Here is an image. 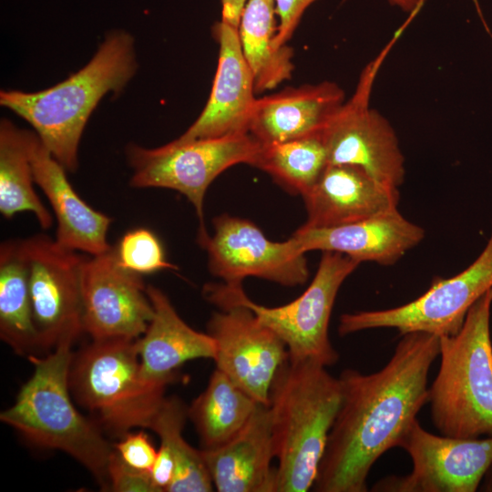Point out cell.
Instances as JSON below:
<instances>
[{
  "label": "cell",
  "mask_w": 492,
  "mask_h": 492,
  "mask_svg": "<svg viewBox=\"0 0 492 492\" xmlns=\"http://www.w3.org/2000/svg\"><path fill=\"white\" fill-rule=\"evenodd\" d=\"M31 130L16 127L7 118L0 122V212L11 219L31 212L43 229L53 224L50 211L35 190L30 159Z\"/></svg>",
  "instance_id": "cell-26"
},
{
  "label": "cell",
  "mask_w": 492,
  "mask_h": 492,
  "mask_svg": "<svg viewBox=\"0 0 492 492\" xmlns=\"http://www.w3.org/2000/svg\"><path fill=\"white\" fill-rule=\"evenodd\" d=\"M118 263L138 275L162 270H178L167 259L159 238L145 228L126 232L114 247Z\"/></svg>",
  "instance_id": "cell-29"
},
{
  "label": "cell",
  "mask_w": 492,
  "mask_h": 492,
  "mask_svg": "<svg viewBox=\"0 0 492 492\" xmlns=\"http://www.w3.org/2000/svg\"><path fill=\"white\" fill-rule=\"evenodd\" d=\"M213 227L203 248L210 271L225 284L239 286L250 276L285 286L307 281L306 252L293 236L282 242L272 241L254 223L229 215L215 218Z\"/></svg>",
  "instance_id": "cell-13"
},
{
  "label": "cell",
  "mask_w": 492,
  "mask_h": 492,
  "mask_svg": "<svg viewBox=\"0 0 492 492\" xmlns=\"http://www.w3.org/2000/svg\"><path fill=\"white\" fill-rule=\"evenodd\" d=\"M30 159L35 183L46 197L56 220V241L62 246L87 254L109 251L108 232L112 219L90 207L74 190L67 170L33 131Z\"/></svg>",
  "instance_id": "cell-17"
},
{
  "label": "cell",
  "mask_w": 492,
  "mask_h": 492,
  "mask_svg": "<svg viewBox=\"0 0 492 492\" xmlns=\"http://www.w3.org/2000/svg\"><path fill=\"white\" fill-rule=\"evenodd\" d=\"M292 236L305 252L335 251L359 262L392 265L423 241L425 231L405 219L396 208L343 226H302Z\"/></svg>",
  "instance_id": "cell-18"
},
{
  "label": "cell",
  "mask_w": 492,
  "mask_h": 492,
  "mask_svg": "<svg viewBox=\"0 0 492 492\" xmlns=\"http://www.w3.org/2000/svg\"><path fill=\"white\" fill-rule=\"evenodd\" d=\"M385 48L363 70L352 97L322 131L329 164L361 168L378 182L398 190L405 179V157L390 122L370 107L374 82Z\"/></svg>",
  "instance_id": "cell-9"
},
{
  "label": "cell",
  "mask_w": 492,
  "mask_h": 492,
  "mask_svg": "<svg viewBox=\"0 0 492 492\" xmlns=\"http://www.w3.org/2000/svg\"><path fill=\"white\" fill-rule=\"evenodd\" d=\"M399 446L410 456L412 471L378 481L373 491L474 492L492 466V436L482 439L436 436L418 420Z\"/></svg>",
  "instance_id": "cell-12"
},
{
  "label": "cell",
  "mask_w": 492,
  "mask_h": 492,
  "mask_svg": "<svg viewBox=\"0 0 492 492\" xmlns=\"http://www.w3.org/2000/svg\"><path fill=\"white\" fill-rule=\"evenodd\" d=\"M492 288V231L478 257L456 275L436 281L421 296L405 304L377 311L344 313L341 336L356 332L394 328L401 335L423 332L453 335L463 325L470 307Z\"/></svg>",
  "instance_id": "cell-10"
},
{
  "label": "cell",
  "mask_w": 492,
  "mask_h": 492,
  "mask_svg": "<svg viewBox=\"0 0 492 492\" xmlns=\"http://www.w3.org/2000/svg\"><path fill=\"white\" fill-rule=\"evenodd\" d=\"M425 0H387V2L402 11L408 13L411 16L416 15L421 9Z\"/></svg>",
  "instance_id": "cell-35"
},
{
  "label": "cell",
  "mask_w": 492,
  "mask_h": 492,
  "mask_svg": "<svg viewBox=\"0 0 492 492\" xmlns=\"http://www.w3.org/2000/svg\"><path fill=\"white\" fill-rule=\"evenodd\" d=\"M277 28L274 0H247L237 29L256 93L290 79L294 68L292 49L276 45Z\"/></svg>",
  "instance_id": "cell-24"
},
{
  "label": "cell",
  "mask_w": 492,
  "mask_h": 492,
  "mask_svg": "<svg viewBox=\"0 0 492 492\" xmlns=\"http://www.w3.org/2000/svg\"><path fill=\"white\" fill-rule=\"evenodd\" d=\"M259 403L217 368L209 383L188 407L201 449L219 448L246 425Z\"/></svg>",
  "instance_id": "cell-25"
},
{
  "label": "cell",
  "mask_w": 492,
  "mask_h": 492,
  "mask_svg": "<svg viewBox=\"0 0 492 492\" xmlns=\"http://www.w3.org/2000/svg\"><path fill=\"white\" fill-rule=\"evenodd\" d=\"M318 0H274L279 19L275 42L283 46L291 39L306 9Z\"/></svg>",
  "instance_id": "cell-32"
},
{
  "label": "cell",
  "mask_w": 492,
  "mask_h": 492,
  "mask_svg": "<svg viewBox=\"0 0 492 492\" xmlns=\"http://www.w3.org/2000/svg\"><path fill=\"white\" fill-rule=\"evenodd\" d=\"M0 337L20 355L30 357L40 349L24 239L6 240L0 246Z\"/></svg>",
  "instance_id": "cell-23"
},
{
  "label": "cell",
  "mask_w": 492,
  "mask_h": 492,
  "mask_svg": "<svg viewBox=\"0 0 492 492\" xmlns=\"http://www.w3.org/2000/svg\"><path fill=\"white\" fill-rule=\"evenodd\" d=\"M187 417L188 407L179 397H165L149 427L159 436L160 445L169 449L175 463L168 492H210L214 486L201 451L182 435Z\"/></svg>",
  "instance_id": "cell-28"
},
{
  "label": "cell",
  "mask_w": 492,
  "mask_h": 492,
  "mask_svg": "<svg viewBox=\"0 0 492 492\" xmlns=\"http://www.w3.org/2000/svg\"><path fill=\"white\" fill-rule=\"evenodd\" d=\"M73 343L65 340L46 356L28 357L33 374L0 419L35 445L69 455L96 477L101 488L109 490L108 466L114 447L97 424L79 413L70 395Z\"/></svg>",
  "instance_id": "cell-4"
},
{
  "label": "cell",
  "mask_w": 492,
  "mask_h": 492,
  "mask_svg": "<svg viewBox=\"0 0 492 492\" xmlns=\"http://www.w3.org/2000/svg\"><path fill=\"white\" fill-rule=\"evenodd\" d=\"M29 266V288L40 349L75 342L84 333L81 269L86 255L36 234L24 239Z\"/></svg>",
  "instance_id": "cell-11"
},
{
  "label": "cell",
  "mask_w": 492,
  "mask_h": 492,
  "mask_svg": "<svg viewBox=\"0 0 492 492\" xmlns=\"http://www.w3.org/2000/svg\"><path fill=\"white\" fill-rule=\"evenodd\" d=\"M113 447L128 466L147 472H150L158 451L144 431L128 432Z\"/></svg>",
  "instance_id": "cell-31"
},
{
  "label": "cell",
  "mask_w": 492,
  "mask_h": 492,
  "mask_svg": "<svg viewBox=\"0 0 492 492\" xmlns=\"http://www.w3.org/2000/svg\"><path fill=\"white\" fill-rule=\"evenodd\" d=\"M137 68L133 37L125 31H112L77 72L37 92L2 90L0 105L26 120L64 169L75 172L90 115L106 94L122 91Z\"/></svg>",
  "instance_id": "cell-2"
},
{
  "label": "cell",
  "mask_w": 492,
  "mask_h": 492,
  "mask_svg": "<svg viewBox=\"0 0 492 492\" xmlns=\"http://www.w3.org/2000/svg\"><path fill=\"white\" fill-rule=\"evenodd\" d=\"M304 228L343 226L396 209L399 190L372 178L359 167L329 164L303 196Z\"/></svg>",
  "instance_id": "cell-19"
},
{
  "label": "cell",
  "mask_w": 492,
  "mask_h": 492,
  "mask_svg": "<svg viewBox=\"0 0 492 492\" xmlns=\"http://www.w3.org/2000/svg\"><path fill=\"white\" fill-rule=\"evenodd\" d=\"M261 144L249 133L189 141L173 140L155 149L130 143L126 154L136 189L165 188L184 195L200 220V243L210 235L204 226L203 201L211 182L227 169L253 165Z\"/></svg>",
  "instance_id": "cell-8"
},
{
  "label": "cell",
  "mask_w": 492,
  "mask_h": 492,
  "mask_svg": "<svg viewBox=\"0 0 492 492\" xmlns=\"http://www.w3.org/2000/svg\"><path fill=\"white\" fill-rule=\"evenodd\" d=\"M221 20L238 27L242 9L247 0H220Z\"/></svg>",
  "instance_id": "cell-34"
},
{
  "label": "cell",
  "mask_w": 492,
  "mask_h": 492,
  "mask_svg": "<svg viewBox=\"0 0 492 492\" xmlns=\"http://www.w3.org/2000/svg\"><path fill=\"white\" fill-rule=\"evenodd\" d=\"M81 296L83 330L92 340L138 339L154 315L141 275L118 263L114 247L86 256Z\"/></svg>",
  "instance_id": "cell-14"
},
{
  "label": "cell",
  "mask_w": 492,
  "mask_h": 492,
  "mask_svg": "<svg viewBox=\"0 0 492 492\" xmlns=\"http://www.w3.org/2000/svg\"><path fill=\"white\" fill-rule=\"evenodd\" d=\"M342 402L339 377L313 360H288L270 392L276 492L313 488Z\"/></svg>",
  "instance_id": "cell-3"
},
{
  "label": "cell",
  "mask_w": 492,
  "mask_h": 492,
  "mask_svg": "<svg viewBox=\"0 0 492 492\" xmlns=\"http://www.w3.org/2000/svg\"><path fill=\"white\" fill-rule=\"evenodd\" d=\"M68 381L76 400L119 437L149 427L167 388L143 379L136 339L124 338L92 340L73 355Z\"/></svg>",
  "instance_id": "cell-6"
},
{
  "label": "cell",
  "mask_w": 492,
  "mask_h": 492,
  "mask_svg": "<svg viewBox=\"0 0 492 492\" xmlns=\"http://www.w3.org/2000/svg\"><path fill=\"white\" fill-rule=\"evenodd\" d=\"M175 473V463L169 449L160 445L156 459L150 470L153 483L159 492L167 491L171 485Z\"/></svg>",
  "instance_id": "cell-33"
},
{
  "label": "cell",
  "mask_w": 492,
  "mask_h": 492,
  "mask_svg": "<svg viewBox=\"0 0 492 492\" xmlns=\"http://www.w3.org/2000/svg\"><path fill=\"white\" fill-rule=\"evenodd\" d=\"M219 43L218 67L209 99L193 124L176 140L248 133L256 102L251 70L243 56L237 27L220 20L212 27Z\"/></svg>",
  "instance_id": "cell-16"
},
{
  "label": "cell",
  "mask_w": 492,
  "mask_h": 492,
  "mask_svg": "<svg viewBox=\"0 0 492 492\" xmlns=\"http://www.w3.org/2000/svg\"><path fill=\"white\" fill-rule=\"evenodd\" d=\"M147 292L154 315L145 333L136 339L141 375L149 384L168 386L186 362L214 359L216 343L208 333L188 325L160 289L149 285Z\"/></svg>",
  "instance_id": "cell-22"
},
{
  "label": "cell",
  "mask_w": 492,
  "mask_h": 492,
  "mask_svg": "<svg viewBox=\"0 0 492 492\" xmlns=\"http://www.w3.org/2000/svg\"><path fill=\"white\" fill-rule=\"evenodd\" d=\"M109 490L114 492H159L150 472L134 468L113 450L108 466Z\"/></svg>",
  "instance_id": "cell-30"
},
{
  "label": "cell",
  "mask_w": 492,
  "mask_h": 492,
  "mask_svg": "<svg viewBox=\"0 0 492 492\" xmlns=\"http://www.w3.org/2000/svg\"><path fill=\"white\" fill-rule=\"evenodd\" d=\"M360 262L335 251H323L313 280L294 301L266 307L251 301L241 285L207 284L204 297L218 307L242 304L274 332L287 347L289 360H313L326 367L339 354L329 339V322L336 295L344 280Z\"/></svg>",
  "instance_id": "cell-7"
},
{
  "label": "cell",
  "mask_w": 492,
  "mask_h": 492,
  "mask_svg": "<svg viewBox=\"0 0 492 492\" xmlns=\"http://www.w3.org/2000/svg\"><path fill=\"white\" fill-rule=\"evenodd\" d=\"M219 492H276L272 414L259 404L242 430L226 445L200 449Z\"/></svg>",
  "instance_id": "cell-21"
},
{
  "label": "cell",
  "mask_w": 492,
  "mask_h": 492,
  "mask_svg": "<svg viewBox=\"0 0 492 492\" xmlns=\"http://www.w3.org/2000/svg\"><path fill=\"white\" fill-rule=\"evenodd\" d=\"M328 165L327 150L320 132L281 143L261 144L252 166L303 196Z\"/></svg>",
  "instance_id": "cell-27"
},
{
  "label": "cell",
  "mask_w": 492,
  "mask_h": 492,
  "mask_svg": "<svg viewBox=\"0 0 492 492\" xmlns=\"http://www.w3.org/2000/svg\"><path fill=\"white\" fill-rule=\"evenodd\" d=\"M344 101L343 90L332 81L286 87L256 99L248 133L261 145L317 134Z\"/></svg>",
  "instance_id": "cell-20"
},
{
  "label": "cell",
  "mask_w": 492,
  "mask_h": 492,
  "mask_svg": "<svg viewBox=\"0 0 492 492\" xmlns=\"http://www.w3.org/2000/svg\"><path fill=\"white\" fill-rule=\"evenodd\" d=\"M491 305L492 288L470 307L456 333L439 337L440 366L428 403L443 436H492Z\"/></svg>",
  "instance_id": "cell-5"
},
{
  "label": "cell",
  "mask_w": 492,
  "mask_h": 492,
  "mask_svg": "<svg viewBox=\"0 0 492 492\" xmlns=\"http://www.w3.org/2000/svg\"><path fill=\"white\" fill-rule=\"evenodd\" d=\"M439 355V336L402 335L389 362L364 374L345 369L342 402L319 465L317 492H365L380 456L399 446L428 402V373Z\"/></svg>",
  "instance_id": "cell-1"
},
{
  "label": "cell",
  "mask_w": 492,
  "mask_h": 492,
  "mask_svg": "<svg viewBox=\"0 0 492 492\" xmlns=\"http://www.w3.org/2000/svg\"><path fill=\"white\" fill-rule=\"evenodd\" d=\"M207 331L216 343V368L256 402L269 405L276 373L289 358L284 343L250 308L237 303L213 313Z\"/></svg>",
  "instance_id": "cell-15"
}]
</instances>
